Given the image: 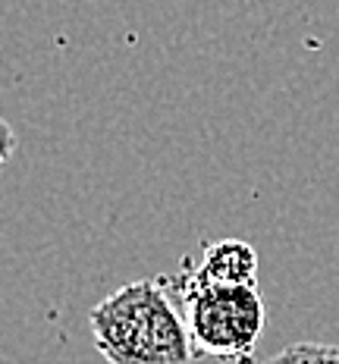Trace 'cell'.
Segmentation results:
<instances>
[{
	"label": "cell",
	"mask_w": 339,
	"mask_h": 364,
	"mask_svg": "<svg viewBox=\"0 0 339 364\" xmlns=\"http://www.w3.org/2000/svg\"><path fill=\"white\" fill-rule=\"evenodd\" d=\"M95 348L110 364H192L188 323L161 279L119 286L88 311Z\"/></svg>",
	"instance_id": "obj_1"
},
{
	"label": "cell",
	"mask_w": 339,
	"mask_h": 364,
	"mask_svg": "<svg viewBox=\"0 0 339 364\" xmlns=\"http://www.w3.org/2000/svg\"><path fill=\"white\" fill-rule=\"evenodd\" d=\"M157 279L183 311L195 355L252 364L267 323L258 286H205L195 283L185 270L163 273Z\"/></svg>",
	"instance_id": "obj_2"
},
{
	"label": "cell",
	"mask_w": 339,
	"mask_h": 364,
	"mask_svg": "<svg viewBox=\"0 0 339 364\" xmlns=\"http://www.w3.org/2000/svg\"><path fill=\"white\" fill-rule=\"evenodd\" d=\"M183 270L205 286H258V252L245 239H220L205 245L198 261H185Z\"/></svg>",
	"instance_id": "obj_3"
},
{
	"label": "cell",
	"mask_w": 339,
	"mask_h": 364,
	"mask_svg": "<svg viewBox=\"0 0 339 364\" xmlns=\"http://www.w3.org/2000/svg\"><path fill=\"white\" fill-rule=\"evenodd\" d=\"M261 364H339V346L330 343H292Z\"/></svg>",
	"instance_id": "obj_4"
},
{
	"label": "cell",
	"mask_w": 339,
	"mask_h": 364,
	"mask_svg": "<svg viewBox=\"0 0 339 364\" xmlns=\"http://www.w3.org/2000/svg\"><path fill=\"white\" fill-rule=\"evenodd\" d=\"M16 132H13V126L6 123L4 117H0V166H4L6 161H10L13 154H16Z\"/></svg>",
	"instance_id": "obj_5"
}]
</instances>
